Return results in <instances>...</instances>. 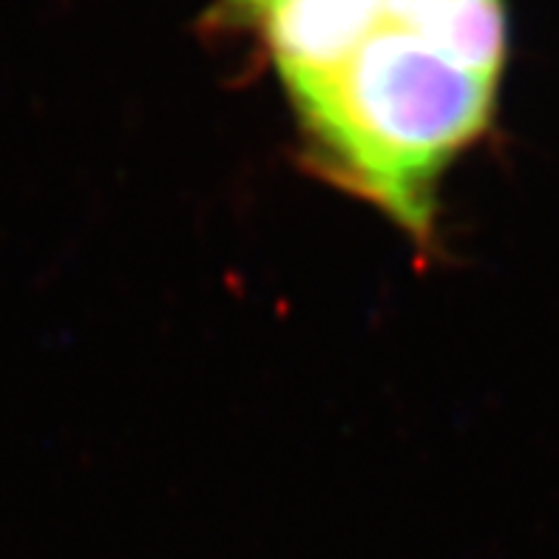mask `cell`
Wrapping results in <instances>:
<instances>
[{"label": "cell", "instance_id": "cell-1", "mask_svg": "<svg viewBox=\"0 0 559 559\" xmlns=\"http://www.w3.org/2000/svg\"><path fill=\"white\" fill-rule=\"evenodd\" d=\"M287 99L338 69L383 28V0H241Z\"/></svg>", "mask_w": 559, "mask_h": 559}, {"label": "cell", "instance_id": "cell-2", "mask_svg": "<svg viewBox=\"0 0 559 559\" xmlns=\"http://www.w3.org/2000/svg\"><path fill=\"white\" fill-rule=\"evenodd\" d=\"M383 26L429 43L463 69L500 80L506 60L500 0H383Z\"/></svg>", "mask_w": 559, "mask_h": 559}]
</instances>
